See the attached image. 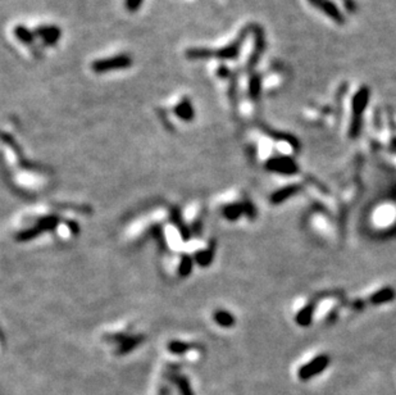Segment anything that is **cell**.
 <instances>
[{
	"mask_svg": "<svg viewBox=\"0 0 396 395\" xmlns=\"http://www.w3.org/2000/svg\"><path fill=\"white\" fill-rule=\"evenodd\" d=\"M217 74H218L221 78H230V77H233L231 69L227 68L226 66L218 67V69H217Z\"/></svg>",
	"mask_w": 396,
	"mask_h": 395,
	"instance_id": "obj_15",
	"label": "cell"
},
{
	"mask_svg": "<svg viewBox=\"0 0 396 395\" xmlns=\"http://www.w3.org/2000/svg\"><path fill=\"white\" fill-rule=\"evenodd\" d=\"M144 0H125V8L130 13H136L141 8Z\"/></svg>",
	"mask_w": 396,
	"mask_h": 395,
	"instance_id": "obj_14",
	"label": "cell"
},
{
	"mask_svg": "<svg viewBox=\"0 0 396 395\" xmlns=\"http://www.w3.org/2000/svg\"><path fill=\"white\" fill-rule=\"evenodd\" d=\"M13 33L14 37H16L19 43H22L25 47L30 48V49H32L33 52H35L36 40H37V37H36L35 35V31L30 30V28L26 27L25 25H17L16 27H14Z\"/></svg>",
	"mask_w": 396,
	"mask_h": 395,
	"instance_id": "obj_9",
	"label": "cell"
},
{
	"mask_svg": "<svg viewBox=\"0 0 396 395\" xmlns=\"http://www.w3.org/2000/svg\"><path fill=\"white\" fill-rule=\"evenodd\" d=\"M33 31L44 47H55L62 37V30L57 25H40Z\"/></svg>",
	"mask_w": 396,
	"mask_h": 395,
	"instance_id": "obj_4",
	"label": "cell"
},
{
	"mask_svg": "<svg viewBox=\"0 0 396 395\" xmlns=\"http://www.w3.org/2000/svg\"><path fill=\"white\" fill-rule=\"evenodd\" d=\"M173 382L177 386L180 395H195L191 384L186 376H173Z\"/></svg>",
	"mask_w": 396,
	"mask_h": 395,
	"instance_id": "obj_11",
	"label": "cell"
},
{
	"mask_svg": "<svg viewBox=\"0 0 396 395\" xmlns=\"http://www.w3.org/2000/svg\"><path fill=\"white\" fill-rule=\"evenodd\" d=\"M112 340L117 341L118 346L117 354L123 356V354L130 353L134 350L137 345H140L142 341V336H127V335H118V336H113Z\"/></svg>",
	"mask_w": 396,
	"mask_h": 395,
	"instance_id": "obj_8",
	"label": "cell"
},
{
	"mask_svg": "<svg viewBox=\"0 0 396 395\" xmlns=\"http://www.w3.org/2000/svg\"><path fill=\"white\" fill-rule=\"evenodd\" d=\"M249 96L253 102H258L262 91V77L259 73H254L249 78Z\"/></svg>",
	"mask_w": 396,
	"mask_h": 395,
	"instance_id": "obj_10",
	"label": "cell"
},
{
	"mask_svg": "<svg viewBox=\"0 0 396 395\" xmlns=\"http://www.w3.org/2000/svg\"><path fill=\"white\" fill-rule=\"evenodd\" d=\"M308 2L314 7V8L320 9L326 16L330 17L332 21H335V22L337 23H344V16H342L340 9L337 8L331 0H308Z\"/></svg>",
	"mask_w": 396,
	"mask_h": 395,
	"instance_id": "obj_5",
	"label": "cell"
},
{
	"mask_svg": "<svg viewBox=\"0 0 396 395\" xmlns=\"http://www.w3.org/2000/svg\"><path fill=\"white\" fill-rule=\"evenodd\" d=\"M328 365L327 357H318L314 361H311L310 363L305 365L304 367L300 368L299 371V377L301 380H308L310 377L315 376L321 371H323L326 368V366Z\"/></svg>",
	"mask_w": 396,
	"mask_h": 395,
	"instance_id": "obj_7",
	"label": "cell"
},
{
	"mask_svg": "<svg viewBox=\"0 0 396 395\" xmlns=\"http://www.w3.org/2000/svg\"><path fill=\"white\" fill-rule=\"evenodd\" d=\"M192 348V345L187 343H183V341H171L168 344V350L171 351L172 354H177V356H181V354H185Z\"/></svg>",
	"mask_w": 396,
	"mask_h": 395,
	"instance_id": "obj_13",
	"label": "cell"
},
{
	"mask_svg": "<svg viewBox=\"0 0 396 395\" xmlns=\"http://www.w3.org/2000/svg\"><path fill=\"white\" fill-rule=\"evenodd\" d=\"M214 321L222 327H231L235 324V319L230 312L227 310H216L214 312Z\"/></svg>",
	"mask_w": 396,
	"mask_h": 395,
	"instance_id": "obj_12",
	"label": "cell"
},
{
	"mask_svg": "<svg viewBox=\"0 0 396 395\" xmlns=\"http://www.w3.org/2000/svg\"><path fill=\"white\" fill-rule=\"evenodd\" d=\"M134 59L129 53H120V54L112 55V57L100 58L91 63L90 68L94 73L103 74L109 73V72L122 71V69H129L132 67Z\"/></svg>",
	"mask_w": 396,
	"mask_h": 395,
	"instance_id": "obj_2",
	"label": "cell"
},
{
	"mask_svg": "<svg viewBox=\"0 0 396 395\" xmlns=\"http://www.w3.org/2000/svg\"><path fill=\"white\" fill-rule=\"evenodd\" d=\"M173 113L178 120L183 122H191L195 118L194 105L187 96H183L180 102L173 107Z\"/></svg>",
	"mask_w": 396,
	"mask_h": 395,
	"instance_id": "obj_6",
	"label": "cell"
},
{
	"mask_svg": "<svg viewBox=\"0 0 396 395\" xmlns=\"http://www.w3.org/2000/svg\"><path fill=\"white\" fill-rule=\"evenodd\" d=\"M158 395H171L170 387L166 386V385L161 386V389H159V391H158Z\"/></svg>",
	"mask_w": 396,
	"mask_h": 395,
	"instance_id": "obj_16",
	"label": "cell"
},
{
	"mask_svg": "<svg viewBox=\"0 0 396 395\" xmlns=\"http://www.w3.org/2000/svg\"><path fill=\"white\" fill-rule=\"evenodd\" d=\"M252 33L254 36V47H253L250 57H249L248 62H246V69L248 71H253L255 68V66L260 61V58H262L265 49V37L263 28L258 25H252Z\"/></svg>",
	"mask_w": 396,
	"mask_h": 395,
	"instance_id": "obj_3",
	"label": "cell"
},
{
	"mask_svg": "<svg viewBox=\"0 0 396 395\" xmlns=\"http://www.w3.org/2000/svg\"><path fill=\"white\" fill-rule=\"evenodd\" d=\"M252 33V26L244 27L240 31L237 37L224 47L218 49H209V48H190L186 50L185 57L189 61H208V59H218V61H235L240 55L243 45L248 38V35Z\"/></svg>",
	"mask_w": 396,
	"mask_h": 395,
	"instance_id": "obj_1",
	"label": "cell"
}]
</instances>
